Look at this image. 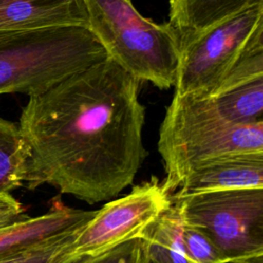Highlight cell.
<instances>
[{"label":"cell","mask_w":263,"mask_h":263,"mask_svg":"<svg viewBox=\"0 0 263 263\" xmlns=\"http://www.w3.org/2000/svg\"><path fill=\"white\" fill-rule=\"evenodd\" d=\"M184 224L201 230L224 263L263 255V188L208 192L173 199Z\"/></svg>","instance_id":"obj_5"},{"label":"cell","mask_w":263,"mask_h":263,"mask_svg":"<svg viewBox=\"0 0 263 263\" xmlns=\"http://www.w3.org/2000/svg\"><path fill=\"white\" fill-rule=\"evenodd\" d=\"M140 81L111 58L29 97L18 126L31 155L24 183L89 204L129 186L147 152Z\"/></svg>","instance_id":"obj_1"},{"label":"cell","mask_w":263,"mask_h":263,"mask_svg":"<svg viewBox=\"0 0 263 263\" xmlns=\"http://www.w3.org/2000/svg\"><path fill=\"white\" fill-rule=\"evenodd\" d=\"M81 227L14 255L2 258L0 263H65L71 258V246Z\"/></svg>","instance_id":"obj_16"},{"label":"cell","mask_w":263,"mask_h":263,"mask_svg":"<svg viewBox=\"0 0 263 263\" xmlns=\"http://www.w3.org/2000/svg\"><path fill=\"white\" fill-rule=\"evenodd\" d=\"M23 204L9 192L0 193V228L28 218Z\"/></svg>","instance_id":"obj_19"},{"label":"cell","mask_w":263,"mask_h":263,"mask_svg":"<svg viewBox=\"0 0 263 263\" xmlns=\"http://www.w3.org/2000/svg\"><path fill=\"white\" fill-rule=\"evenodd\" d=\"M257 5H263V0H170L168 23L182 50L210 28Z\"/></svg>","instance_id":"obj_11"},{"label":"cell","mask_w":263,"mask_h":263,"mask_svg":"<svg viewBox=\"0 0 263 263\" xmlns=\"http://www.w3.org/2000/svg\"><path fill=\"white\" fill-rule=\"evenodd\" d=\"M88 29L118 66L160 89L175 86L181 45L167 23L143 16L132 0H85Z\"/></svg>","instance_id":"obj_3"},{"label":"cell","mask_w":263,"mask_h":263,"mask_svg":"<svg viewBox=\"0 0 263 263\" xmlns=\"http://www.w3.org/2000/svg\"><path fill=\"white\" fill-rule=\"evenodd\" d=\"M248 188H263V153L227 155L200 164L186 176L171 200Z\"/></svg>","instance_id":"obj_9"},{"label":"cell","mask_w":263,"mask_h":263,"mask_svg":"<svg viewBox=\"0 0 263 263\" xmlns=\"http://www.w3.org/2000/svg\"><path fill=\"white\" fill-rule=\"evenodd\" d=\"M171 195L156 177L136 185L123 197L106 203L79 230L71 256L95 255L128 239L140 237L164 210Z\"/></svg>","instance_id":"obj_7"},{"label":"cell","mask_w":263,"mask_h":263,"mask_svg":"<svg viewBox=\"0 0 263 263\" xmlns=\"http://www.w3.org/2000/svg\"><path fill=\"white\" fill-rule=\"evenodd\" d=\"M235 263H263V255L260 256H254V257H250L240 261H237Z\"/></svg>","instance_id":"obj_20"},{"label":"cell","mask_w":263,"mask_h":263,"mask_svg":"<svg viewBox=\"0 0 263 263\" xmlns=\"http://www.w3.org/2000/svg\"><path fill=\"white\" fill-rule=\"evenodd\" d=\"M108 58L85 27H55L18 35L0 44V95H40Z\"/></svg>","instance_id":"obj_4"},{"label":"cell","mask_w":263,"mask_h":263,"mask_svg":"<svg viewBox=\"0 0 263 263\" xmlns=\"http://www.w3.org/2000/svg\"><path fill=\"white\" fill-rule=\"evenodd\" d=\"M31 155L18 123L0 117V193L24 184Z\"/></svg>","instance_id":"obj_14"},{"label":"cell","mask_w":263,"mask_h":263,"mask_svg":"<svg viewBox=\"0 0 263 263\" xmlns=\"http://www.w3.org/2000/svg\"><path fill=\"white\" fill-rule=\"evenodd\" d=\"M183 241L191 263H224L214 242L201 230L184 224Z\"/></svg>","instance_id":"obj_18"},{"label":"cell","mask_w":263,"mask_h":263,"mask_svg":"<svg viewBox=\"0 0 263 263\" xmlns=\"http://www.w3.org/2000/svg\"><path fill=\"white\" fill-rule=\"evenodd\" d=\"M263 76V25L257 28L220 84L210 97Z\"/></svg>","instance_id":"obj_15"},{"label":"cell","mask_w":263,"mask_h":263,"mask_svg":"<svg viewBox=\"0 0 263 263\" xmlns=\"http://www.w3.org/2000/svg\"><path fill=\"white\" fill-rule=\"evenodd\" d=\"M166 192L174 194L186 176L210 160L233 154L263 153V122L235 125L223 120L209 97L174 95L157 142Z\"/></svg>","instance_id":"obj_2"},{"label":"cell","mask_w":263,"mask_h":263,"mask_svg":"<svg viewBox=\"0 0 263 263\" xmlns=\"http://www.w3.org/2000/svg\"><path fill=\"white\" fill-rule=\"evenodd\" d=\"M183 228L181 205L172 201L140 235L146 243L148 263H191L184 247Z\"/></svg>","instance_id":"obj_12"},{"label":"cell","mask_w":263,"mask_h":263,"mask_svg":"<svg viewBox=\"0 0 263 263\" xmlns=\"http://www.w3.org/2000/svg\"><path fill=\"white\" fill-rule=\"evenodd\" d=\"M263 25V5L248 8L210 28L180 53L175 95L210 97Z\"/></svg>","instance_id":"obj_6"},{"label":"cell","mask_w":263,"mask_h":263,"mask_svg":"<svg viewBox=\"0 0 263 263\" xmlns=\"http://www.w3.org/2000/svg\"><path fill=\"white\" fill-rule=\"evenodd\" d=\"M209 98L219 116L228 123L251 125L263 122V76Z\"/></svg>","instance_id":"obj_13"},{"label":"cell","mask_w":263,"mask_h":263,"mask_svg":"<svg viewBox=\"0 0 263 263\" xmlns=\"http://www.w3.org/2000/svg\"><path fill=\"white\" fill-rule=\"evenodd\" d=\"M97 211L66 206L54 198L50 210L0 228V259L30 249L85 225Z\"/></svg>","instance_id":"obj_10"},{"label":"cell","mask_w":263,"mask_h":263,"mask_svg":"<svg viewBox=\"0 0 263 263\" xmlns=\"http://www.w3.org/2000/svg\"><path fill=\"white\" fill-rule=\"evenodd\" d=\"M88 28L85 0H0V44L48 28Z\"/></svg>","instance_id":"obj_8"},{"label":"cell","mask_w":263,"mask_h":263,"mask_svg":"<svg viewBox=\"0 0 263 263\" xmlns=\"http://www.w3.org/2000/svg\"><path fill=\"white\" fill-rule=\"evenodd\" d=\"M65 263H148L146 243L135 237L95 255L71 256Z\"/></svg>","instance_id":"obj_17"}]
</instances>
